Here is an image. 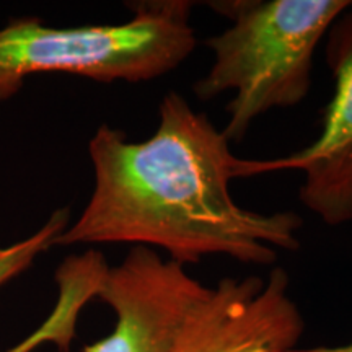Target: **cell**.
I'll use <instances>...</instances> for the list:
<instances>
[{"label": "cell", "instance_id": "obj_8", "mask_svg": "<svg viewBox=\"0 0 352 352\" xmlns=\"http://www.w3.org/2000/svg\"><path fill=\"white\" fill-rule=\"evenodd\" d=\"M294 352H352V341L344 346H318L310 347V349L294 351Z\"/></svg>", "mask_w": 352, "mask_h": 352}, {"label": "cell", "instance_id": "obj_3", "mask_svg": "<svg viewBox=\"0 0 352 352\" xmlns=\"http://www.w3.org/2000/svg\"><path fill=\"white\" fill-rule=\"evenodd\" d=\"M124 23L56 28L39 19H12L0 28V104L28 77L67 74L100 83H140L173 72L196 50L195 3L142 0L129 3Z\"/></svg>", "mask_w": 352, "mask_h": 352}, {"label": "cell", "instance_id": "obj_7", "mask_svg": "<svg viewBox=\"0 0 352 352\" xmlns=\"http://www.w3.org/2000/svg\"><path fill=\"white\" fill-rule=\"evenodd\" d=\"M70 223V209L60 208L50 215L44 226L26 239L7 246H0V289L19 277L36 261L38 256L46 253Z\"/></svg>", "mask_w": 352, "mask_h": 352}, {"label": "cell", "instance_id": "obj_5", "mask_svg": "<svg viewBox=\"0 0 352 352\" xmlns=\"http://www.w3.org/2000/svg\"><path fill=\"white\" fill-rule=\"evenodd\" d=\"M324 38V59L334 78V91L324 109L320 135L287 157L239 158L235 176L303 171L305 179L298 191L302 204L327 226L338 227L352 222V6L338 16Z\"/></svg>", "mask_w": 352, "mask_h": 352}, {"label": "cell", "instance_id": "obj_2", "mask_svg": "<svg viewBox=\"0 0 352 352\" xmlns=\"http://www.w3.org/2000/svg\"><path fill=\"white\" fill-rule=\"evenodd\" d=\"M210 8L230 26L206 39L214 63L192 85L209 101L235 91L223 135L241 142L259 116L307 98L318 44L352 0H226Z\"/></svg>", "mask_w": 352, "mask_h": 352}, {"label": "cell", "instance_id": "obj_1", "mask_svg": "<svg viewBox=\"0 0 352 352\" xmlns=\"http://www.w3.org/2000/svg\"><path fill=\"white\" fill-rule=\"evenodd\" d=\"M94 191L60 246L131 243L164 250L171 261L197 264L227 256L271 266L279 250L297 252L303 220L297 212L261 214L230 192L239 157L204 113L178 91L158 107V126L142 142L101 124L88 142Z\"/></svg>", "mask_w": 352, "mask_h": 352}, {"label": "cell", "instance_id": "obj_6", "mask_svg": "<svg viewBox=\"0 0 352 352\" xmlns=\"http://www.w3.org/2000/svg\"><path fill=\"white\" fill-rule=\"evenodd\" d=\"M284 267L266 279L223 277L195 308L171 352H294L305 320Z\"/></svg>", "mask_w": 352, "mask_h": 352}, {"label": "cell", "instance_id": "obj_4", "mask_svg": "<svg viewBox=\"0 0 352 352\" xmlns=\"http://www.w3.org/2000/svg\"><path fill=\"white\" fill-rule=\"evenodd\" d=\"M209 292L182 264L132 246L122 263L104 270L96 289V297L116 315L113 331L83 352H171Z\"/></svg>", "mask_w": 352, "mask_h": 352}]
</instances>
